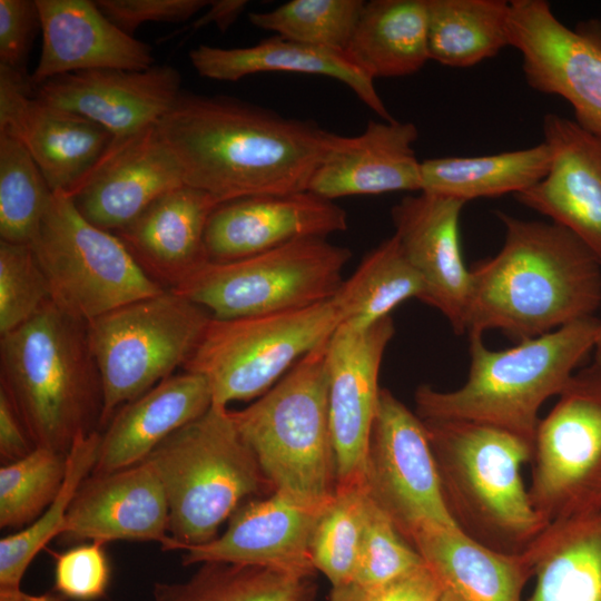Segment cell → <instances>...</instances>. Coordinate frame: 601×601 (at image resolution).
Segmentation results:
<instances>
[{
  "instance_id": "13",
  "label": "cell",
  "mask_w": 601,
  "mask_h": 601,
  "mask_svg": "<svg viewBox=\"0 0 601 601\" xmlns=\"http://www.w3.org/2000/svg\"><path fill=\"white\" fill-rule=\"evenodd\" d=\"M363 483L408 543L427 529L457 528L422 418L387 388H381Z\"/></svg>"
},
{
  "instance_id": "8",
  "label": "cell",
  "mask_w": 601,
  "mask_h": 601,
  "mask_svg": "<svg viewBox=\"0 0 601 601\" xmlns=\"http://www.w3.org/2000/svg\"><path fill=\"white\" fill-rule=\"evenodd\" d=\"M211 318L204 307L165 289L87 323L104 388L101 430L124 404L184 368Z\"/></svg>"
},
{
  "instance_id": "47",
  "label": "cell",
  "mask_w": 601,
  "mask_h": 601,
  "mask_svg": "<svg viewBox=\"0 0 601 601\" xmlns=\"http://www.w3.org/2000/svg\"><path fill=\"white\" fill-rule=\"evenodd\" d=\"M36 446L3 390L0 388V456L3 464L27 456Z\"/></svg>"
},
{
  "instance_id": "40",
  "label": "cell",
  "mask_w": 601,
  "mask_h": 601,
  "mask_svg": "<svg viewBox=\"0 0 601 601\" xmlns=\"http://www.w3.org/2000/svg\"><path fill=\"white\" fill-rule=\"evenodd\" d=\"M67 469V454L35 447L0 467V526L26 528L55 501Z\"/></svg>"
},
{
  "instance_id": "28",
  "label": "cell",
  "mask_w": 601,
  "mask_h": 601,
  "mask_svg": "<svg viewBox=\"0 0 601 601\" xmlns=\"http://www.w3.org/2000/svg\"><path fill=\"white\" fill-rule=\"evenodd\" d=\"M410 544L436 579L442 601H522L533 578V544L522 553L494 551L457 528H432L418 532Z\"/></svg>"
},
{
  "instance_id": "24",
  "label": "cell",
  "mask_w": 601,
  "mask_h": 601,
  "mask_svg": "<svg viewBox=\"0 0 601 601\" xmlns=\"http://www.w3.org/2000/svg\"><path fill=\"white\" fill-rule=\"evenodd\" d=\"M42 46L30 76L45 81L91 70H145L155 66L152 48L122 31L89 0H36Z\"/></svg>"
},
{
  "instance_id": "32",
  "label": "cell",
  "mask_w": 601,
  "mask_h": 601,
  "mask_svg": "<svg viewBox=\"0 0 601 601\" xmlns=\"http://www.w3.org/2000/svg\"><path fill=\"white\" fill-rule=\"evenodd\" d=\"M550 152L544 142L495 155L437 157L421 161V191L463 201L526 190L548 173Z\"/></svg>"
},
{
  "instance_id": "18",
  "label": "cell",
  "mask_w": 601,
  "mask_h": 601,
  "mask_svg": "<svg viewBox=\"0 0 601 601\" xmlns=\"http://www.w3.org/2000/svg\"><path fill=\"white\" fill-rule=\"evenodd\" d=\"M542 130L548 173L514 196L571 231L601 265V136L556 114L544 116Z\"/></svg>"
},
{
  "instance_id": "9",
  "label": "cell",
  "mask_w": 601,
  "mask_h": 601,
  "mask_svg": "<svg viewBox=\"0 0 601 601\" xmlns=\"http://www.w3.org/2000/svg\"><path fill=\"white\" fill-rule=\"evenodd\" d=\"M351 257L326 238L299 239L235 260H208L169 290L217 319L300 309L333 298Z\"/></svg>"
},
{
  "instance_id": "39",
  "label": "cell",
  "mask_w": 601,
  "mask_h": 601,
  "mask_svg": "<svg viewBox=\"0 0 601 601\" xmlns=\"http://www.w3.org/2000/svg\"><path fill=\"white\" fill-rule=\"evenodd\" d=\"M364 4L363 0H292L270 11L250 12L248 19L283 38L345 52Z\"/></svg>"
},
{
  "instance_id": "10",
  "label": "cell",
  "mask_w": 601,
  "mask_h": 601,
  "mask_svg": "<svg viewBox=\"0 0 601 601\" xmlns=\"http://www.w3.org/2000/svg\"><path fill=\"white\" fill-rule=\"evenodd\" d=\"M30 247L46 276L50 300L86 323L165 290L115 234L88 221L62 191L52 194Z\"/></svg>"
},
{
  "instance_id": "19",
  "label": "cell",
  "mask_w": 601,
  "mask_h": 601,
  "mask_svg": "<svg viewBox=\"0 0 601 601\" xmlns=\"http://www.w3.org/2000/svg\"><path fill=\"white\" fill-rule=\"evenodd\" d=\"M325 508H313L273 492L239 506L225 532L214 540L178 551H184L185 565L240 564L312 577L315 569L311 544Z\"/></svg>"
},
{
  "instance_id": "15",
  "label": "cell",
  "mask_w": 601,
  "mask_h": 601,
  "mask_svg": "<svg viewBox=\"0 0 601 601\" xmlns=\"http://www.w3.org/2000/svg\"><path fill=\"white\" fill-rule=\"evenodd\" d=\"M0 134L19 140L50 189L71 195L112 144L95 121L35 96L30 76L0 65Z\"/></svg>"
},
{
  "instance_id": "37",
  "label": "cell",
  "mask_w": 601,
  "mask_h": 601,
  "mask_svg": "<svg viewBox=\"0 0 601 601\" xmlns=\"http://www.w3.org/2000/svg\"><path fill=\"white\" fill-rule=\"evenodd\" d=\"M52 194L23 145L0 134V240L30 245Z\"/></svg>"
},
{
  "instance_id": "4",
  "label": "cell",
  "mask_w": 601,
  "mask_h": 601,
  "mask_svg": "<svg viewBox=\"0 0 601 601\" xmlns=\"http://www.w3.org/2000/svg\"><path fill=\"white\" fill-rule=\"evenodd\" d=\"M599 324L600 318L587 317L501 351L487 348L482 335H469L466 381L453 391L418 386L416 414L491 425L533 446L540 407L562 392L593 352Z\"/></svg>"
},
{
  "instance_id": "27",
  "label": "cell",
  "mask_w": 601,
  "mask_h": 601,
  "mask_svg": "<svg viewBox=\"0 0 601 601\" xmlns=\"http://www.w3.org/2000/svg\"><path fill=\"white\" fill-rule=\"evenodd\" d=\"M211 405L204 376L184 371L162 380L115 412L101 432L91 473H110L145 461L164 440Z\"/></svg>"
},
{
  "instance_id": "5",
  "label": "cell",
  "mask_w": 601,
  "mask_h": 601,
  "mask_svg": "<svg viewBox=\"0 0 601 601\" xmlns=\"http://www.w3.org/2000/svg\"><path fill=\"white\" fill-rule=\"evenodd\" d=\"M447 510L469 538L494 551H526L548 528L532 506L521 467L525 440L486 424L422 420Z\"/></svg>"
},
{
  "instance_id": "16",
  "label": "cell",
  "mask_w": 601,
  "mask_h": 601,
  "mask_svg": "<svg viewBox=\"0 0 601 601\" xmlns=\"http://www.w3.org/2000/svg\"><path fill=\"white\" fill-rule=\"evenodd\" d=\"M394 332L388 316L363 331L341 324L328 339V411L336 485L363 483L380 401L381 364Z\"/></svg>"
},
{
  "instance_id": "43",
  "label": "cell",
  "mask_w": 601,
  "mask_h": 601,
  "mask_svg": "<svg viewBox=\"0 0 601 601\" xmlns=\"http://www.w3.org/2000/svg\"><path fill=\"white\" fill-rule=\"evenodd\" d=\"M105 543L90 542L56 555L55 590L67 600L92 601L106 594L110 565Z\"/></svg>"
},
{
  "instance_id": "51",
  "label": "cell",
  "mask_w": 601,
  "mask_h": 601,
  "mask_svg": "<svg viewBox=\"0 0 601 601\" xmlns=\"http://www.w3.org/2000/svg\"><path fill=\"white\" fill-rule=\"evenodd\" d=\"M592 353L594 355L593 363H595L598 365H601V319H600V324H599V327H598L594 348H593Z\"/></svg>"
},
{
  "instance_id": "41",
  "label": "cell",
  "mask_w": 601,
  "mask_h": 601,
  "mask_svg": "<svg viewBox=\"0 0 601 601\" xmlns=\"http://www.w3.org/2000/svg\"><path fill=\"white\" fill-rule=\"evenodd\" d=\"M423 564L418 552L366 492L362 544L353 584L362 589L381 587Z\"/></svg>"
},
{
  "instance_id": "26",
  "label": "cell",
  "mask_w": 601,
  "mask_h": 601,
  "mask_svg": "<svg viewBox=\"0 0 601 601\" xmlns=\"http://www.w3.org/2000/svg\"><path fill=\"white\" fill-rule=\"evenodd\" d=\"M218 205L210 194L183 185L112 234L154 282L174 289L208 262L205 233Z\"/></svg>"
},
{
  "instance_id": "22",
  "label": "cell",
  "mask_w": 601,
  "mask_h": 601,
  "mask_svg": "<svg viewBox=\"0 0 601 601\" xmlns=\"http://www.w3.org/2000/svg\"><path fill=\"white\" fill-rule=\"evenodd\" d=\"M169 506L148 461L110 473H90L79 486L59 535L66 543L154 541L171 543Z\"/></svg>"
},
{
  "instance_id": "29",
  "label": "cell",
  "mask_w": 601,
  "mask_h": 601,
  "mask_svg": "<svg viewBox=\"0 0 601 601\" xmlns=\"http://www.w3.org/2000/svg\"><path fill=\"white\" fill-rule=\"evenodd\" d=\"M189 59L199 76L221 81H237L272 71L331 77L348 86L383 120H394L375 89L374 79L354 65L345 52L276 35L245 48L200 45L190 50Z\"/></svg>"
},
{
  "instance_id": "3",
  "label": "cell",
  "mask_w": 601,
  "mask_h": 601,
  "mask_svg": "<svg viewBox=\"0 0 601 601\" xmlns=\"http://www.w3.org/2000/svg\"><path fill=\"white\" fill-rule=\"evenodd\" d=\"M0 388L36 447L67 454L77 437L101 432L104 388L87 323L51 300L0 335Z\"/></svg>"
},
{
  "instance_id": "25",
  "label": "cell",
  "mask_w": 601,
  "mask_h": 601,
  "mask_svg": "<svg viewBox=\"0 0 601 601\" xmlns=\"http://www.w3.org/2000/svg\"><path fill=\"white\" fill-rule=\"evenodd\" d=\"M412 122L370 120L355 137L339 136L318 165L307 190L329 200L355 195L421 191V161Z\"/></svg>"
},
{
  "instance_id": "36",
  "label": "cell",
  "mask_w": 601,
  "mask_h": 601,
  "mask_svg": "<svg viewBox=\"0 0 601 601\" xmlns=\"http://www.w3.org/2000/svg\"><path fill=\"white\" fill-rule=\"evenodd\" d=\"M100 439L101 432L97 431L75 440L67 453L65 480L55 501L31 524L0 540V589L20 588L39 551L60 535L79 486L95 467Z\"/></svg>"
},
{
  "instance_id": "7",
  "label": "cell",
  "mask_w": 601,
  "mask_h": 601,
  "mask_svg": "<svg viewBox=\"0 0 601 601\" xmlns=\"http://www.w3.org/2000/svg\"><path fill=\"white\" fill-rule=\"evenodd\" d=\"M146 461L168 501L167 551L214 540L245 497L274 492L230 410L217 404L169 435Z\"/></svg>"
},
{
  "instance_id": "23",
  "label": "cell",
  "mask_w": 601,
  "mask_h": 601,
  "mask_svg": "<svg viewBox=\"0 0 601 601\" xmlns=\"http://www.w3.org/2000/svg\"><path fill=\"white\" fill-rule=\"evenodd\" d=\"M185 185L157 125L119 144L69 197L92 225L116 233L166 193Z\"/></svg>"
},
{
  "instance_id": "34",
  "label": "cell",
  "mask_w": 601,
  "mask_h": 601,
  "mask_svg": "<svg viewBox=\"0 0 601 601\" xmlns=\"http://www.w3.org/2000/svg\"><path fill=\"white\" fill-rule=\"evenodd\" d=\"M423 294L421 277L393 235L363 258L332 300L342 324L363 331L391 316L403 302L422 300Z\"/></svg>"
},
{
  "instance_id": "46",
  "label": "cell",
  "mask_w": 601,
  "mask_h": 601,
  "mask_svg": "<svg viewBox=\"0 0 601 601\" xmlns=\"http://www.w3.org/2000/svg\"><path fill=\"white\" fill-rule=\"evenodd\" d=\"M357 589L361 601H442L440 585L425 563L381 587Z\"/></svg>"
},
{
  "instance_id": "2",
  "label": "cell",
  "mask_w": 601,
  "mask_h": 601,
  "mask_svg": "<svg viewBox=\"0 0 601 601\" xmlns=\"http://www.w3.org/2000/svg\"><path fill=\"white\" fill-rule=\"evenodd\" d=\"M496 216L503 245L470 269L465 333L499 329L520 342L594 316L601 265L592 252L554 223Z\"/></svg>"
},
{
  "instance_id": "21",
  "label": "cell",
  "mask_w": 601,
  "mask_h": 601,
  "mask_svg": "<svg viewBox=\"0 0 601 601\" xmlns=\"http://www.w3.org/2000/svg\"><path fill=\"white\" fill-rule=\"evenodd\" d=\"M464 205L453 197L418 191L391 210L394 235L423 283L421 302L437 309L456 334L465 333L471 285L459 234Z\"/></svg>"
},
{
  "instance_id": "45",
  "label": "cell",
  "mask_w": 601,
  "mask_h": 601,
  "mask_svg": "<svg viewBox=\"0 0 601 601\" xmlns=\"http://www.w3.org/2000/svg\"><path fill=\"white\" fill-rule=\"evenodd\" d=\"M39 30L36 0H0V65L26 72L28 53Z\"/></svg>"
},
{
  "instance_id": "49",
  "label": "cell",
  "mask_w": 601,
  "mask_h": 601,
  "mask_svg": "<svg viewBox=\"0 0 601 601\" xmlns=\"http://www.w3.org/2000/svg\"><path fill=\"white\" fill-rule=\"evenodd\" d=\"M0 601H67L65 597L59 593L47 592L43 594H29L17 589H0Z\"/></svg>"
},
{
  "instance_id": "6",
  "label": "cell",
  "mask_w": 601,
  "mask_h": 601,
  "mask_svg": "<svg viewBox=\"0 0 601 601\" xmlns=\"http://www.w3.org/2000/svg\"><path fill=\"white\" fill-rule=\"evenodd\" d=\"M328 339L303 356L253 404L230 411L274 492L313 508H325L336 487Z\"/></svg>"
},
{
  "instance_id": "17",
  "label": "cell",
  "mask_w": 601,
  "mask_h": 601,
  "mask_svg": "<svg viewBox=\"0 0 601 601\" xmlns=\"http://www.w3.org/2000/svg\"><path fill=\"white\" fill-rule=\"evenodd\" d=\"M181 93V76L169 65L145 70H91L51 78L35 96L79 114L108 130L119 144L154 127Z\"/></svg>"
},
{
  "instance_id": "48",
  "label": "cell",
  "mask_w": 601,
  "mask_h": 601,
  "mask_svg": "<svg viewBox=\"0 0 601 601\" xmlns=\"http://www.w3.org/2000/svg\"><path fill=\"white\" fill-rule=\"evenodd\" d=\"M247 3L245 0L210 1L209 10L195 20L190 28L198 29L214 23L220 31H225L236 21Z\"/></svg>"
},
{
  "instance_id": "50",
  "label": "cell",
  "mask_w": 601,
  "mask_h": 601,
  "mask_svg": "<svg viewBox=\"0 0 601 601\" xmlns=\"http://www.w3.org/2000/svg\"><path fill=\"white\" fill-rule=\"evenodd\" d=\"M329 601H361L358 589L353 583L333 588Z\"/></svg>"
},
{
  "instance_id": "42",
  "label": "cell",
  "mask_w": 601,
  "mask_h": 601,
  "mask_svg": "<svg viewBox=\"0 0 601 601\" xmlns=\"http://www.w3.org/2000/svg\"><path fill=\"white\" fill-rule=\"evenodd\" d=\"M49 300L46 276L30 245L0 240V335L29 321Z\"/></svg>"
},
{
  "instance_id": "38",
  "label": "cell",
  "mask_w": 601,
  "mask_h": 601,
  "mask_svg": "<svg viewBox=\"0 0 601 601\" xmlns=\"http://www.w3.org/2000/svg\"><path fill=\"white\" fill-rule=\"evenodd\" d=\"M364 483L336 485L315 528L311 558L333 588L353 583L364 529Z\"/></svg>"
},
{
  "instance_id": "30",
  "label": "cell",
  "mask_w": 601,
  "mask_h": 601,
  "mask_svg": "<svg viewBox=\"0 0 601 601\" xmlns=\"http://www.w3.org/2000/svg\"><path fill=\"white\" fill-rule=\"evenodd\" d=\"M345 53L372 79L418 71L430 60L427 1H365Z\"/></svg>"
},
{
  "instance_id": "31",
  "label": "cell",
  "mask_w": 601,
  "mask_h": 601,
  "mask_svg": "<svg viewBox=\"0 0 601 601\" xmlns=\"http://www.w3.org/2000/svg\"><path fill=\"white\" fill-rule=\"evenodd\" d=\"M533 546L535 584L525 601H601V513L552 523Z\"/></svg>"
},
{
  "instance_id": "12",
  "label": "cell",
  "mask_w": 601,
  "mask_h": 601,
  "mask_svg": "<svg viewBox=\"0 0 601 601\" xmlns=\"http://www.w3.org/2000/svg\"><path fill=\"white\" fill-rule=\"evenodd\" d=\"M540 420L528 489L550 525L601 513V365L577 371Z\"/></svg>"
},
{
  "instance_id": "1",
  "label": "cell",
  "mask_w": 601,
  "mask_h": 601,
  "mask_svg": "<svg viewBox=\"0 0 601 601\" xmlns=\"http://www.w3.org/2000/svg\"><path fill=\"white\" fill-rule=\"evenodd\" d=\"M157 130L184 184L219 204L307 190L339 135L225 96L183 92Z\"/></svg>"
},
{
  "instance_id": "20",
  "label": "cell",
  "mask_w": 601,
  "mask_h": 601,
  "mask_svg": "<svg viewBox=\"0 0 601 601\" xmlns=\"http://www.w3.org/2000/svg\"><path fill=\"white\" fill-rule=\"evenodd\" d=\"M346 228V211L309 190L250 196L213 210L205 248L208 260L229 262L299 239L326 238Z\"/></svg>"
},
{
  "instance_id": "44",
  "label": "cell",
  "mask_w": 601,
  "mask_h": 601,
  "mask_svg": "<svg viewBox=\"0 0 601 601\" xmlns=\"http://www.w3.org/2000/svg\"><path fill=\"white\" fill-rule=\"evenodd\" d=\"M100 11L132 36L145 22H181L209 6L207 0H97Z\"/></svg>"
},
{
  "instance_id": "11",
  "label": "cell",
  "mask_w": 601,
  "mask_h": 601,
  "mask_svg": "<svg viewBox=\"0 0 601 601\" xmlns=\"http://www.w3.org/2000/svg\"><path fill=\"white\" fill-rule=\"evenodd\" d=\"M341 324L332 298L274 314L213 317L183 370L206 378L213 404L258 398Z\"/></svg>"
},
{
  "instance_id": "33",
  "label": "cell",
  "mask_w": 601,
  "mask_h": 601,
  "mask_svg": "<svg viewBox=\"0 0 601 601\" xmlns=\"http://www.w3.org/2000/svg\"><path fill=\"white\" fill-rule=\"evenodd\" d=\"M431 60L454 68L474 66L509 45L510 1L426 0Z\"/></svg>"
},
{
  "instance_id": "35",
  "label": "cell",
  "mask_w": 601,
  "mask_h": 601,
  "mask_svg": "<svg viewBox=\"0 0 601 601\" xmlns=\"http://www.w3.org/2000/svg\"><path fill=\"white\" fill-rule=\"evenodd\" d=\"M155 601H312L311 577L262 566L203 563L183 582H157Z\"/></svg>"
},
{
  "instance_id": "14",
  "label": "cell",
  "mask_w": 601,
  "mask_h": 601,
  "mask_svg": "<svg viewBox=\"0 0 601 601\" xmlns=\"http://www.w3.org/2000/svg\"><path fill=\"white\" fill-rule=\"evenodd\" d=\"M509 45L522 57L530 87L566 100L575 121L601 136V29H570L544 0H512Z\"/></svg>"
}]
</instances>
